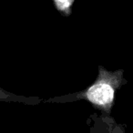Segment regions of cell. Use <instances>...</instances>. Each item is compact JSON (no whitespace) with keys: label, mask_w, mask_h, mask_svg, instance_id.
<instances>
[{"label":"cell","mask_w":133,"mask_h":133,"mask_svg":"<svg viewBox=\"0 0 133 133\" xmlns=\"http://www.w3.org/2000/svg\"><path fill=\"white\" fill-rule=\"evenodd\" d=\"M127 83L124 71H108L99 66V72L96 81L86 91L85 98L96 107L109 110L114 101L116 91L123 84Z\"/></svg>","instance_id":"obj_1"},{"label":"cell","mask_w":133,"mask_h":133,"mask_svg":"<svg viewBox=\"0 0 133 133\" xmlns=\"http://www.w3.org/2000/svg\"><path fill=\"white\" fill-rule=\"evenodd\" d=\"M57 8L65 13H69V8L72 6L74 0H54Z\"/></svg>","instance_id":"obj_2"}]
</instances>
